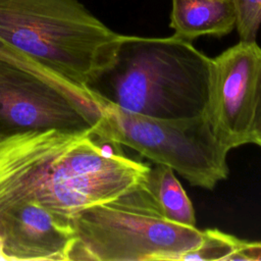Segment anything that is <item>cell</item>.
Instances as JSON below:
<instances>
[{"label": "cell", "mask_w": 261, "mask_h": 261, "mask_svg": "<svg viewBox=\"0 0 261 261\" xmlns=\"http://www.w3.org/2000/svg\"><path fill=\"white\" fill-rule=\"evenodd\" d=\"M149 169L106 148L94 132L0 133V219L33 204L73 219L137 186Z\"/></svg>", "instance_id": "cell-1"}, {"label": "cell", "mask_w": 261, "mask_h": 261, "mask_svg": "<svg viewBox=\"0 0 261 261\" xmlns=\"http://www.w3.org/2000/svg\"><path fill=\"white\" fill-rule=\"evenodd\" d=\"M211 58L175 36H120L113 63L89 87L106 104L148 117L206 113Z\"/></svg>", "instance_id": "cell-2"}, {"label": "cell", "mask_w": 261, "mask_h": 261, "mask_svg": "<svg viewBox=\"0 0 261 261\" xmlns=\"http://www.w3.org/2000/svg\"><path fill=\"white\" fill-rule=\"evenodd\" d=\"M120 36L79 0H0V39L82 86L113 63Z\"/></svg>", "instance_id": "cell-3"}, {"label": "cell", "mask_w": 261, "mask_h": 261, "mask_svg": "<svg viewBox=\"0 0 261 261\" xmlns=\"http://www.w3.org/2000/svg\"><path fill=\"white\" fill-rule=\"evenodd\" d=\"M145 179L110 201L79 212L64 260L177 261L195 248L203 230L164 218Z\"/></svg>", "instance_id": "cell-4"}, {"label": "cell", "mask_w": 261, "mask_h": 261, "mask_svg": "<svg viewBox=\"0 0 261 261\" xmlns=\"http://www.w3.org/2000/svg\"><path fill=\"white\" fill-rule=\"evenodd\" d=\"M105 103L90 87L0 39V133L57 128L96 134Z\"/></svg>", "instance_id": "cell-5"}, {"label": "cell", "mask_w": 261, "mask_h": 261, "mask_svg": "<svg viewBox=\"0 0 261 261\" xmlns=\"http://www.w3.org/2000/svg\"><path fill=\"white\" fill-rule=\"evenodd\" d=\"M96 136L170 167L195 187L212 190L228 175V150L216 137L205 114L161 119L105 103Z\"/></svg>", "instance_id": "cell-6"}, {"label": "cell", "mask_w": 261, "mask_h": 261, "mask_svg": "<svg viewBox=\"0 0 261 261\" xmlns=\"http://www.w3.org/2000/svg\"><path fill=\"white\" fill-rule=\"evenodd\" d=\"M261 75V47L242 41L211 58L205 115L229 151L251 143L256 94Z\"/></svg>", "instance_id": "cell-7"}, {"label": "cell", "mask_w": 261, "mask_h": 261, "mask_svg": "<svg viewBox=\"0 0 261 261\" xmlns=\"http://www.w3.org/2000/svg\"><path fill=\"white\" fill-rule=\"evenodd\" d=\"M72 219L33 204L0 219V239L8 260H64L73 239Z\"/></svg>", "instance_id": "cell-8"}, {"label": "cell", "mask_w": 261, "mask_h": 261, "mask_svg": "<svg viewBox=\"0 0 261 261\" xmlns=\"http://www.w3.org/2000/svg\"><path fill=\"white\" fill-rule=\"evenodd\" d=\"M234 0H172L170 28L186 41L202 36L222 37L237 25Z\"/></svg>", "instance_id": "cell-9"}, {"label": "cell", "mask_w": 261, "mask_h": 261, "mask_svg": "<svg viewBox=\"0 0 261 261\" xmlns=\"http://www.w3.org/2000/svg\"><path fill=\"white\" fill-rule=\"evenodd\" d=\"M145 184L164 218L177 224L196 226L193 204L170 167L162 164L150 167Z\"/></svg>", "instance_id": "cell-10"}, {"label": "cell", "mask_w": 261, "mask_h": 261, "mask_svg": "<svg viewBox=\"0 0 261 261\" xmlns=\"http://www.w3.org/2000/svg\"><path fill=\"white\" fill-rule=\"evenodd\" d=\"M241 240L218 229H205L201 242L193 249L179 255L177 261H229Z\"/></svg>", "instance_id": "cell-11"}, {"label": "cell", "mask_w": 261, "mask_h": 261, "mask_svg": "<svg viewBox=\"0 0 261 261\" xmlns=\"http://www.w3.org/2000/svg\"><path fill=\"white\" fill-rule=\"evenodd\" d=\"M238 11L236 29L242 41H256L261 25V0H234Z\"/></svg>", "instance_id": "cell-12"}, {"label": "cell", "mask_w": 261, "mask_h": 261, "mask_svg": "<svg viewBox=\"0 0 261 261\" xmlns=\"http://www.w3.org/2000/svg\"><path fill=\"white\" fill-rule=\"evenodd\" d=\"M229 261H261V242H245L241 240Z\"/></svg>", "instance_id": "cell-13"}, {"label": "cell", "mask_w": 261, "mask_h": 261, "mask_svg": "<svg viewBox=\"0 0 261 261\" xmlns=\"http://www.w3.org/2000/svg\"><path fill=\"white\" fill-rule=\"evenodd\" d=\"M251 143L258 145L261 148V75L258 83L254 118L251 133Z\"/></svg>", "instance_id": "cell-14"}, {"label": "cell", "mask_w": 261, "mask_h": 261, "mask_svg": "<svg viewBox=\"0 0 261 261\" xmlns=\"http://www.w3.org/2000/svg\"><path fill=\"white\" fill-rule=\"evenodd\" d=\"M0 260H8L6 255L4 254V251H3V244H2L1 239H0Z\"/></svg>", "instance_id": "cell-15"}]
</instances>
